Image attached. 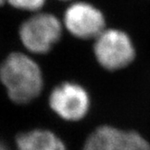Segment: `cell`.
I'll return each instance as SVG.
<instances>
[{"label": "cell", "instance_id": "6da1fadb", "mask_svg": "<svg viewBox=\"0 0 150 150\" xmlns=\"http://www.w3.org/2000/svg\"><path fill=\"white\" fill-rule=\"evenodd\" d=\"M0 81L9 99L16 104H27L36 99L44 87L38 63L23 52H12L0 65Z\"/></svg>", "mask_w": 150, "mask_h": 150}, {"label": "cell", "instance_id": "7a4b0ae2", "mask_svg": "<svg viewBox=\"0 0 150 150\" xmlns=\"http://www.w3.org/2000/svg\"><path fill=\"white\" fill-rule=\"evenodd\" d=\"M93 52L100 65L108 71L127 67L137 54L131 37L120 29H105L95 39Z\"/></svg>", "mask_w": 150, "mask_h": 150}, {"label": "cell", "instance_id": "3957f363", "mask_svg": "<svg viewBox=\"0 0 150 150\" xmlns=\"http://www.w3.org/2000/svg\"><path fill=\"white\" fill-rule=\"evenodd\" d=\"M62 34L61 21L51 13H37L21 25L19 37L25 48L36 54L52 50Z\"/></svg>", "mask_w": 150, "mask_h": 150}, {"label": "cell", "instance_id": "277c9868", "mask_svg": "<svg viewBox=\"0 0 150 150\" xmlns=\"http://www.w3.org/2000/svg\"><path fill=\"white\" fill-rule=\"evenodd\" d=\"M49 106L62 120L76 122L87 116L91 108V98L81 85L65 81L52 91Z\"/></svg>", "mask_w": 150, "mask_h": 150}, {"label": "cell", "instance_id": "5b68a950", "mask_svg": "<svg viewBox=\"0 0 150 150\" xmlns=\"http://www.w3.org/2000/svg\"><path fill=\"white\" fill-rule=\"evenodd\" d=\"M69 33L79 39H96L106 29V19L99 8L86 2L71 4L63 16Z\"/></svg>", "mask_w": 150, "mask_h": 150}, {"label": "cell", "instance_id": "8992f818", "mask_svg": "<svg viewBox=\"0 0 150 150\" xmlns=\"http://www.w3.org/2000/svg\"><path fill=\"white\" fill-rule=\"evenodd\" d=\"M16 145L17 150H67L56 134L42 128L20 133L16 138Z\"/></svg>", "mask_w": 150, "mask_h": 150}, {"label": "cell", "instance_id": "52a82bcc", "mask_svg": "<svg viewBox=\"0 0 150 150\" xmlns=\"http://www.w3.org/2000/svg\"><path fill=\"white\" fill-rule=\"evenodd\" d=\"M123 130L110 125H102L87 137L82 150H116Z\"/></svg>", "mask_w": 150, "mask_h": 150}, {"label": "cell", "instance_id": "ba28073f", "mask_svg": "<svg viewBox=\"0 0 150 150\" xmlns=\"http://www.w3.org/2000/svg\"><path fill=\"white\" fill-rule=\"evenodd\" d=\"M116 150H150V143L137 131L123 130Z\"/></svg>", "mask_w": 150, "mask_h": 150}, {"label": "cell", "instance_id": "9c48e42d", "mask_svg": "<svg viewBox=\"0 0 150 150\" xmlns=\"http://www.w3.org/2000/svg\"><path fill=\"white\" fill-rule=\"evenodd\" d=\"M13 7L25 11H38L45 6L46 0H6Z\"/></svg>", "mask_w": 150, "mask_h": 150}, {"label": "cell", "instance_id": "30bf717a", "mask_svg": "<svg viewBox=\"0 0 150 150\" xmlns=\"http://www.w3.org/2000/svg\"><path fill=\"white\" fill-rule=\"evenodd\" d=\"M0 150H9V148L4 142L0 141Z\"/></svg>", "mask_w": 150, "mask_h": 150}, {"label": "cell", "instance_id": "8fae6325", "mask_svg": "<svg viewBox=\"0 0 150 150\" xmlns=\"http://www.w3.org/2000/svg\"><path fill=\"white\" fill-rule=\"evenodd\" d=\"M6 1V0H0V6H2Z\"/></svg>", "mask_w": 150, "mask_h": 150}, {"label": "cell", "instance_id": "7c38bea8", "mask_svg": "<svg viewBox=\"0 0 150 150\" xmlns=\"http://www.w3.org/2000/svg\"><path fill=\"white\" fill-rule=\"evenodd\" d=\"M62 1H68V0H62Z\"/></svg>", "mask_w": 150, "mask_h": 150}]
</instances>
